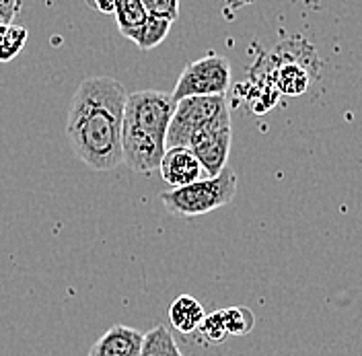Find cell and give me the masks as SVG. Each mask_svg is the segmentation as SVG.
<instances>
[{
    "instance_id": "obj_9",
    "label": "cell",
    "mask_w": 362,
    "mask_h": 356,
    "mask_svg": "<svg viewBox=\"0 0 362 356\" xmlns=\"http://www.w3.org/2000/svg\"><path fill=\"white\" fill-rule=\"evenodd\" d=\"M204 317H206V311H204L202 303L194 299L192 294H181L169 307V321L181 334L196 332L204 321Z\"/></svg>"
},
{
    "instance_id": "obj_7",
    "label": "cell",
    "mask_w": 362,
    "mask_h": 356,
    "mask_svg": "<svg viewBox=\"0 0 362 356\" xmlns=\"http://www.w3.org/2000/svg\"><path fill=\"white\" fill-rule=\"evenodd\" d=\"M158 171L171 188H183V185H189L198 179L206 178L200 161L187 147L167 149L160 159Z\"/></svg>"
},
{
    "instance_id": "obj_13",
    "label": "cell",
    "mask_w": 362,
    "mask_h": 356,
    "mask_svg": "<svg viewBox=\"0 0 362 356\" xmlns=\"http://www.w3.org/2000/svg\"><path fill=\"white\" fill-rule=\"evenodd\" d=\"M278 89L282 91L284 95H303L307 87H309V74L307 70L296 64H286L278 70V79H276Z\"/></svg>"
},
{
    "instance_id": "obj_19",
    "label": "cell",
    "mask_w": 362,
    "mask_h": 356,
    "mask_svg": "<svg viewBox=\"0 0 362 356\" xmlns=\"http://www.w3.org/2000/svg\"><path fill=\"white\" fill-rule=\"evenodd\" d=\"M4 31H6V25H0V40H2V35H4Z\"/></svg>"
},
{
    "instance_id": "obj_8",
    "label": "cell",
    "mask_w": 362,
    "mask_h": 356,
    "mask_svg": "<svg viewBox=\"0 0 362 356\" xmlns=\"http://www.w3.org/2000/svg\"><path fill=\"white\" fill-rule=\"evenodd\" d=\"M144 334L136 328L117 323L89 348V356H140Z\"/></svg>"
},
{
    "instance_id": "obj_18",
    "label": "cell",
    "mask_w": 362,
    "mask_h": 356,
    "mask_svg": "<svg viewBox=\"0 0 362 356\" xmlns=\"http://www.w3.org/2000/svg\"><path fill=\"white\" fill-rule=\"evenodd\" d=\"M85 2L101 15H113V0H85Z\"/></svg>"
},
{
    "instance_id": "obj_11",
    "label": "cell",
    "mask_w": 362,
    "mask_h": 356,
    "mask_svg": "<svg viewBox=\"0 0 362 356\" xmlns=\"http://www.w3.org/2000/svg\"><path fill=\"white\" fill-rule=\"evenodd\" d=\"M140 356H183V352L180 350L173 334L165 326H157L144 334Z\"/></svg>"
},
{
    "instance_id": "obj_3",
    "label": "cell",
    "mask_w": 362,
    "mask_h": 356,
    "mask_svg": "<svg viewBox=\"0 0 362 356\" xmlns=\"http://www.w3.org/2000/svg\"><path fill=\"white\" fill-rule=\"evenodd\" d=\"M237 173L226 165L225 169L214 178H202L189 185L173 188L169 192H163L158 200L167 208L169 214L194 219L208 214L216 208H223L230 204L237 196Z\"/></svg>"
},
{
    "instance_id": "obj_16",
    "label": "cell",
    "mask_w": 362,
    "mask_h": 356,
    "mask_svg": "<svg viewBox=\"0 0 362 356\" xmlns=\"http://www.w3.org/2000/svg\"><path fill=\"white\" fill-rule=\"evenodd\" d=\"M196 332L200 334V338H202L208 346H218V344H223L226 338H228L225 328V319H223V311L218 309V311L206 315L204 321L200 323V328H198Z\"/></svg>"
},
{
    "instance_id": "obj_10",
    "label": "cell",
    "mask_w": 362,
    "mask_h": 356,
    "mask_svg": "<svg viewBox=\"0 0 362 356\" xmlns=\"http://www.w3.org/2000/svg\"><path fill=\"white\" fill-rule=\"evenodd\" d=\"M113 17L117 21L119 33L132 42L146 21L148 13L140 0H113Z\"/></svg>"
},
{
    "instance_id": "obj_4",
    "label": "cell",
    "mask_w": 362,
    "mask_h": 356,
    "mask_svg": "<svg viewBox=\"0 0 362 356\" xmlns=\"http://www.w3.org/2000/svg\"><path fill=\"white\" fill-rule=\"evenodd\" d=\"M230 140H233V128H230V110L226 103L225 108H221L194 132L189 142V149L200 161L206 178L218 176L226 167Z\"/></svg>"
},
{
    "instance_id": "obj_12",
    "label": "cell",
    "mask_w": 362,
    "mask_h": 356,
    "mask_svg": "<svg viewBox=\"0 0 362 356\" xmlns=\"http://www.w3.org/2000/svg\"><path fill=\"white\" fill-rule=\"evenodd\" d=\"M173 21L167 17H158V15H148L144 25L140 27V31L136 33V38L132 40L140 50L148 52L153 47H157L158 44L165 42V38L169 35Z\"/></svg>"
},
{
    "instance_id": "obj_2",
    "label": "cell",
    "mask_w": 362,
    "mask_h": 356,
    "mask_svg": "<svg viewBox=\"0 0 362 356\" xmlns=\"http://www.w3.org/2000/svg\"><path fill=\"white\" fill-rule=\"evenodd\" d=\"M173 110L171 93L155 89L128 93L122 124V163L142 176L158 171Z\"/></svg>"
},
{
    "instance_id": "obj_1",
    "label": "cell",
    "mask_w": 362,
    "mask_h": 356,
    "mask_svg": "<svg viewBox=\"0 0 362 356\" xmlns=\"http://www.w3.org/2000/svg\"><path fill=\"white\" fill-rule=\"evenodd\" d=\"M128 93L112 76H89L72 95L66 136L74 155L93 171L122 165V124Z\"/></svg>"
},
{
    "instance_id": "obj_6",
    "label": "cell",
    "mask_w": 362,
    "mask_h": 356,
    "mask_svg": "<svg viewBox=\"0 0 362 356\" xmlns=\"http://www.w3.org/2000/svg\"><path fill=\"white\" fill-rule=\"evenodd\" d=\"M226 105V95H212V97H183L175 101V110L171 122L167 126L165 147H187L192 142L194 132L206 124L214 113Z\"/></svg>"
},
{
    "instance_id": "obj_14",
    "label": "cell",
    "mask_w": 362,
    "mask_h": 356,
    "mask_svg": "<svg viewBox=\"0 0 362 356\" xmlns=\"http://www.w3.org/2000/svg\"><path fill=\"white\" fill-rule=\"evenodd\" d=\"M29 40V31L23 25H6V31L0 40V62L15 60Z\"/></svg>"
},
{
    "instance_id": "obj_15",
    "label": "cell",
    "mask_w": 362,
    "mask_h": 356,
    "mask_svg": "<svg viewBox=\"0 0 362 356\" xmlns=\"http://www.w3.org/2000/svg\"><path fill=\"white\" fill-rule=\"evenodd\" d=\"M228 335H245L253 330L255 315L247 307H226L221 309Z\"/></svg>"
},
{
    "instance_id": "obj_17",
    "label": "cell",
    "mask_w": 362,
    "mask_h": 356,
    "mask_svg": "<svg viewBox=\"0 0 362 356\" xmlns=\"http://www.w3.org/2000/svg\"><path fill=\"white\" fill-rule=\"evenodd\" d=\"M148 15L167 17L171 21H177L180 17V0H140Z\"/></svg>"
},
{
    "instance_id": "obj_5",
    "label": "cell",
    "mask_w": 362,
    "mask_h": 356,
    "mask_svg": "<svg viewBox=\"0 0 362 356\" xmlns=\"http://www.w3.org/2000/svg\"><path fill=\"white\" fill-rule=\"evenodd\" d=\"M228 85H230V62L223 56L208 54L200 60L189 62L181 70L175 89L171 91V97L173 101H180L183 97L226 95Z\"/></svg>"
}]
</instances>
